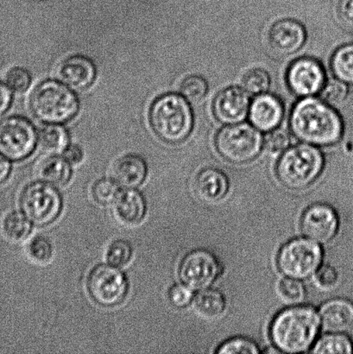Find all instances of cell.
Returning <instances> with one entry per match:
<instances>
[{
    "instance_id": "cell-1",
    "label": "cell",
    "mask_w": 353,
    "mask_h": 354,
    "mask_svg": "<svg viewBox=\"0 0 353 354\" xmlns=\"http://www.w3.org/2000/svg\"><path fill=\"white\" fill-rule=\"evenodd\" d=\"M290 126L300 140L320 147L336 144L343 135L340 115L326 102L310 97L294 107Z\"/></svg>"
},
{
    "instance_id": "cell-2",
    "label": "cell",
    "mask_w": 353,
    "mask_h": 354,
    "mask_svg": "<svg viewBox=\"0 0 353 354\" xmlns=\"http://www.w3.org/2000/svg\"><path fill=\"white\" fill-rule=\"evenodd\" d=\"M320 315L314 308L298 306L287 308L273 320L269 335L280 351L288 353L306 352L319 334Z\"/></svg>"
},
{
    "instance_id": "cell-3",
    "label": "cell",
    "mask_w": 353,
    "mask_h": 354,
    "mask_svg": "<svg viewBox=\"0 0 353 354\" xmlns=\"http://www.w3.org/2000/svg\"><path fill=\"white\" fill-rule=\"evenodd\" d=\"M152 129L162 140L179 144L191 133L193 118L191 107L176 93H166L152 103L150 111Z\"/></svg>"
},
{
    "instance_id": "cell-4",
    "label": "cell",
    "mask_w": 353,
    "mask_h": 354,
    "mask_svg": "<svg viewBox=\"0 0 353 354\" xmlns=\"http://www.w3.org/2000/svg\"><path fill=\"white\" fill-rule=\"evenodd\" d=\"M30 104L34 115L48 124L68 122L79 110L75 93L64 83L55 80L40 83L31 95Z\"/></svg>"
},
{
    "instance_id": "cell-5",
    "label": "cell",
    "mask_w": 353,
    "mask_h": 354,
    "mask_svg": "<svg viewBox=\"0 0 353 354\" xmlns=\"http://www.w3.org/2000/svg\"><path fill=\"white\" fill-rule=\"evenodd\" d=\"M324 167V158L317 148L299 145L289 148L280 158L276 176L290 189H303L312 184Z\"/></svg>"
},
{
    "instance_id": "cell-6",
    "label": "cell",
    "mask_w": 353,
    "mask_h": 354,
    "mask_svg": "<svg viewBox=\"0 0 353 354\" xmlns=\"http://www.w3.org/2000/svg\"><path fill=\"white\" fill-rule=\"evenodd\" d=\"M216 148L226 160L245 164L258 157L264 145L258 129L248 124H230L218 133Z\"/></svg>"
},
{
    "instance_id": "cell-7",
    "label": "cell",
    "mask_w": 353,
    "mask_h": 354,
    "mask_svg": "<svg viewBox=\"0 0 353 354\" xmlns=\"http://www.w3.org/2000/svg\"><path fill=\"white\" fill-rule=\"evenodd\" d=\"M23 213L33 224L45 227L53 223L62 210V198L55 186L37 180L24 187L20 196Z\"/></svg>"
},
{
    "instance_id": "cell-8",
    "label": "cell",
    "mask_w": 353,
    "mask_h": 354,
    "mask_svg": "<svg viewBox=\"0 0 353 354\" xmlns=\"http://www.w3.org/2000/svg\"><path fill=\"white\" fill-rule=\"evenodd\" d=\"M323 255V250L316 241L307 239H293L279 252L278 269L290 279H306L319 269Z\"/></svg>"
},
{
    "instance_id": "cell-9",
    "label": "cell",
    "mask_w": 353,
    "mask_h": 354,
    "mask_svg": "<svg viewBox=\"0 0 353 354\" xmlns=\"http://www.w3.org/2000/svg\"><path fill=\"white\" fill-rule=\"evenodd\" d=\"M90 297L103 307H114L126 299L129 283L126 274L112 265L93 267L86 282Z\"/></svg>"
},
{
    "instance_id": "cell-10",
    "label": "cell",
    "mask_w": 353,
    "mask_h": 354,
    "mask_svg": "<svg viewBox=\"0 0 353 354\" xmlns=\"http://www.w3.org/2000/svg\"><path fill=\"white\" fill-rule=\"evenodd\" d=\"M37 140L33 124L23 117H9L0 122V153L10 160L19 161L29 157Z\"/></svg>"
},
{
    "instance_id": "cell-11",
    "label": "cell",
    "mask_w": 353,
    "mask_h": 354,
    "mask_svg": "<svg viewBox=\"0 0 353 354\" xmlns=\"http://www.w3.org/2000/svg\"><path fill=\"white\" fill-rule=\"evenodd\" d=\"M220 272V266L212 253L196 250L182 260L179 275L183 283L193 290H204L211 286Z\"/></svg>"
},
{
    "instance_id": "cell-12",
    "label": "cell",
    "mask_w": 353,
    "mask_h": 354,
    "mask_svg": "<svg viewBox=\"0 0 353 354\" xmlns=\"http://www.w3.org/2000/svg\"><path fill=\"white\" fill-rule=\"evenodd\" d=\"M287 82L296 95L310 97L323 89L326 83V75L323 66L314 59L300 58L290 65Z\"/></svg>"
},
{
    "instance_id": "cell-13",
    "label": "cell",
    "mask_w": 353,
    "mask_h": 354,
    "mask_svg": "<svg viewBox=\"0 0 353 354\" xmlns=\"http://www.w3.org/2000/svg\"><path fill=\"white\" fill-rule=\"evenodd\" d=\"M300 227L307 238L318 243H327L337 234L338 218L333 208L316 204L304 212Z\"/></svg>"
},
{
    "instance_id": "cell-14",
    "label": "cell",
    "mask_w": 353,
    "mask_h": 354,
    "mask_svg": "<svg viewBox=\"0 0 353 354\" xmlns=\"http://www.w3.org/2000/svg\"><path fill=\"white\" fill-rule=\"evenodd\" d=\"M250 106L248 93L237 86H231L221 91L214 100L213 113L221 123L238 124L247 117Z\"/></svg>"
},
{
    "instance_id": "cell-15",
    "label": "cell",
    "mask_w": 353,
    "mask_h": 354,
    "mask_svg": "<svg viewBox=\"0 0 353 354\" xmlns=\"http://www.w3.org/2000/svg\"><path fill=\"white\" fill-rule=\"evenodd\" d=\"M269 41L276 54H295L305 43L306 31L302 24L296 20H280L269 30Z\"/></svg>"
},
{
    "instance_id": "cell-16",
    "label": "cell",
    "mask_w": 353,
    "mask_h": 354,
    "mask_svg": "<svg viewBox=\"0 0 353 354\" xmlns=\"http://www.w3.org/2000/svg\"><path fill=\"white\" fill-rule=\"evenodd\" d=\"M59 80L68 88L83 90L91 86L96 77V68L89 58L73 55L65 59L57 67Z\"/></svg>"
},
{
    "instance_id": "cell-17",
    "label": "cell",
    "mask_w": 353,
    "mask_h": 354,
    "mask_svg": "<svg viewBox=\"0 0 353 354\" xmlns=\"http://www.w3.org/2000/svg\"><path fill=\"white\" fill-rule=\"evenodd\" d=\"M285 114L281 100L276 96L262 93L251 104L249 118L254 127L259 131L276 129L282 122Z\"/></svg>"
},
{
    "instance_id": "cell-18",
    "label": "cell",
    "mask_w": 353,
    "mask_h": 354,
    "mask_svg": "<svg viewBox=\"0 0 353 354\" xmlns=\"http://www.w3.org/2000/svg\"><path fill=\"white\" fill-rule=\"evenodd\" d=\"M321 324L330 333H345L353 326V304L337 298L327 301L320 310Z\"/></svg>"
},
{
    "instance_id": "cell-19",
    "label": "cell",
    "mask_w": 353,
    "mask_h": 354,
    "mask_svg": "<svg viewBox=\"0 0 353 354\" xmlns=\"http://www.w3.org/2000/svg\"><path fill=\"white\" fill-rule=\"evenodd\" d=\"M195 190L197 196L204 203H217L227 196L229 190V182L222 171L207 168L197 176Z\"/></svg>"
},
{
    "instance_id": "cell-20",
    "label": "cell",
    "mask_w": 353,
    "mask_h": 354,
    "mask_svg": "<svg viewBox=\"0 0 353 354\" xmlns=\"http://www.w3.org/2000/svg\"><path fill=\"white\" fill-rule=\"evenodd\" d=\"M147 165L137 155L129 154L120 158L113 166L114 179L126 189H135L143 184L147 176Z\"/></svg>"
},
{
    "instance_id": "cell-21",
    "label": "cell",
    "mask_w": 353,
    "mask_h": 354,
    "mask_svg": "<svg viewBox=\"0 0 353 354\" xmlns=\"http://www.w3.org/2000/svg\"><path fill=\"white\" fill-rule=\"evenodd\" d=\"M114 206L117 218L126 225L140 224L146 215V201L143 194L134 189L121 190Z\"/></svg>"
},
{
    "instance_id": "cell-22",
    "label": "cell",
    "mask_w": 353,
    "mask_h": 354,
    "mask_svg": "<svg viewBox=\"0 0 353 354\" xmlns=\"http://www.w3.org/2000/svg\"><path fill=\"white\" fill-rule=\"evenodd\" d=\"M38 175L41 180L55 187H61L68 184L72 176L70 162L65 158L51 156L44 159L38 169Z\"/></svg>"
},
{
    "instance_id": "cell-23",
    "label": "cell",
    "mask_w": 353,
    "mask_h": 354,
    "mask_svg": "<svg viewBox=\"0 0 353 354\" xmlns=\"http://www.w3.org/2000/svg\"><path fill=\"white\" fill-rule=\"evenodd\" d=\"M195 305L196 310L204 317L216 319L224 313L227 307V301L220 291L204 289L197 295Z\"/></svg>"
},
{
    "instance_id": "cell-24",
    "label": "cell",
    "mask_w": 353,
    "mask_h": 354,
    "mask_svg": "<svg viewBox=\"0 0 353 354\" xmlns=\"http://www.w3.org/2000/svg\"><path fill=\"white\" fill-rule=\"evenodd\" d=\"M38 140L45 151L55 153L64 151L68 147V135L65 128L57 124H50L41 128Z\"/></svg>"
},
{
    "instance_id": "cell-25",
    "label": "cell",
    "mask_w": 353,
    "mask_h": 354,
    "mask_svg": "<svg viewBox=\"0 0 353 354\" xmlns=\"http://www.w3.org/2000/svg\"><path fill=\"white\" fill-rule=\"evenodd\" d=\"M29 218L21 212H12L5 218L3 222V230L7 238L14 242L24 241L32 231Z\"/></svg>"
},
{
    "instance_id": "cell-26",
    "label": "cell",
    "mask_w": 353,
    "mask_h": 354,
    "mask_svg": "<svg viewBox=\"0 0 353 354\" xmlns=\"http://www.w3.org/2000/svg\"><path fill=\"white\" fill-rule=\"evenodd\" d=\"M313 353L351 354L353 344L351 339L341 333H332L321 337L314 346Z\"/></svg>"
},
{
    "instance_id": "cell-27",
    "label": "cell",
    "mask_w": 353,
    "mask_h": 354,
    "mask_svg": "<svg viewBox=\"0 0 353 354\" xmlns=\"http://www.w3.org/2000/svg\"><path fill=\"white\" fill-rule=\"evenodd\" d=\"M332 69L338 80L353 83V45H345L335 52Z\"/></svg>"
},
{
    "instance_id": "cell-28",
    "label": "cell",
    "mask_w": 353,
    "mask_h": 354,
    "mask_svg": "<svg viewBox=\"0 0 353 354\" xmlns=\"http://www.w3.org/2000/svg\"><path fill=\"white\" fill-rule=\"evenodd\" d=\"M120 192V184L108 178L97 180L92 189L93 199L100 205L114 204Z\"/></svg>"
},
{
    "instance_id": "cell-29",
    "label": "cell",
    "mask_w": 353,
    "mask_h": 354,
    "mask_svg": "<svg viewBox=\"0 0 353 354\" xmlns=\"http://www.w3.org/2000/svg\"><path fill=\"white\" fill-rule=\"evenodd\" d=\"M269 85H271V78L264 69H251L244 75V89L250 95H262L268 91Z\"/></svg>"
},
{
    "instance_id": "cell-30",
    "label": "cell",
    "mask_w": 353,
    "mask_h": 354,
    "mask_svg": "<svg viewBox=\"0 0 353 354\" xmlns=\"http://www.w3.org/2000/svg\"><path fill=\"white\" fill-rule=\"evenodd\" d=\"M348 88L341 80H330L321 90V97L324 102L331 106H338L347 100Z\"/></svg>"
},
{
    "instance_id": "cell-31",
    "label": "cell",
    "mask_w": 353,
    "mask_h": 354,
    "mask_svg": "<svg viewBox=\"0 0 353 354\" xmlns=\"http://www.w3.org/2000/svg\"><path fill=\"white\" fill-rule=\"evenodd\" d=\"M181 93L187 100L198 102L206 96L209 86L206 80L199 75H191L184 79L181 84Z\"/></svg>"
},
{
    "instance_id": "cell-32",
    "label": "cell",
    "mask_w": 353,
    "mask_h": 354,
    "mask_svg": "<svg viewBox=\"0 0 353 354\" xmlns=\"http://www.w3.org/2000/svg\"><path fill=\"white\" fill-rule=\"evenodd\" d=\"M133 253V248L130 243L120 239L109 246L106 252V259L110 265L121 268L131 262Z\"/></svg>"
},
{
    "instance_id": "cell-33",
    "label": "cell",
    "mask_w": 353,
    "mask_h": 354,
    "mask_svg": "<svg viewBox=\"0 0 353 354\" xmlns=\"http://www.w3.org/2000/svg\"><path fill=\"white\" fill-rule=\"evenodd\" d=\"M28 252L30 258L38 263H46L50 261L54 254L53 245L50 239L44 236H37L30 241Z\"/></svg>"
},
{
    "instance_id": "cell-34",
    "label": "cell",
    "mask_w": 353,
    "mask_h": 354,
    "mask_svg": "<svg viewBox=\"0 0 353 354\" xmlns=\"http://www.w3.org/2000/svg\"><path fill=\"white\" fill-rule=\"evenodd\" d=\"M259 352L260 351H259L258 346L254 342L245 338L230 339V341L225 342L224 344L221 345L216 351L219 354H255Z\"/></svg>"
},
{
    "instance_id": "cell-35",
    "label": "cell",
    "mask_w": 353,
    "mask_h": 354,
    "mask_svg": "<svg viewBox=\"0 0 353 354\" xmlns=\"http://www.w3.org/2000/svg\"><path fill=\"white\" fill-rule=\"evenodd\" d=\"M279 290L282 297L290 303H299L305 297V288L298 279H283L279 284Z\"/></svg>"
},
{
    "instance_id": "cell-36",
    "label": "cell",
    "mask_w": 353,
    "mask_h": 354,
    "mask_svg": "<svg viewBox=\"0 0 353 354\" xmlns=\"http://www.w3.org/2000/svg\"><path fill=\"white\" fill-rule=\"evenodd\" d=\"M6 82L14 91L22 93L29 88L31 75L26 68H14L7 74Z\"/></svg>"
},
{
    "instance_id": "cell-37",
    "label": "cell",
    "mask_w": 353,
    "mask_h": 354,
    "mask_svg": "<svg viewBox=\"0 0 353 354\" xmlns=\"http://www.w3.org/2000/svg\"><path fill=\"white\" fill-rule=\"evenodd\" d=\"M169 299L173 306L182 308L191 304L193 295L191 288L186 284H175L169 290Z\"/></svg>"
},
{
    "instance_id": "cell-38",
    "label": "cell",
    "mask_w": 353,
    "mask_h": 354,
    "mask_svg": "<svg viewBox=\"0 0 353 354\" xmlns=\"http://www.w3.org/2000/svg\"><path fill=\"white\" fill-rule=\"evenodd\" d=\"M290 136L288 131L283 129L272 131L266 137L265 145L269 151L272 152H280L286 150L289 147Z\"/></svg>"
},
{
    "instance_id": "cell-39",
    "label": "cell",
    "mask_w": 353,
    "mask_h": 354,
    "mask_svg": "<svg viewBox=\"0 0 353 354\" xmlns=\"http://www.w3.org/2000/svg\"><path fill=\"white\" fill-rule=\"evenodd\" d=\"M338 275L336 270L330 266H324L317 270L316 281L324 289H332L336 286Z\"/></svg>"
},
{
    "instance_id": "cell-40",
    "label": "cell",
    "mask_w": 353,
    "mask_h": 354,
    "mask_svg": "<svg viewBox=\"0 0 353 354\" xmlns=\"http://www.w3.org/2000/svg\"><path fill=\"white\" fill-rule=\"evenodd\" d=\"M338 12L342 24L353 30V0H341Z\"/></svg>"
},
{
    "instance_id": "cell-41",
    "label": "cell",
    "mask_w": 353,
    "mask_h": 354,
    "mask_svg": "<svg viewBox=\"0 0 353 354\" xmlns=\"http://www.w3.org/2000/svg\"><path fill=\"white\" fill-rule=\"evenodd\" d=\"M64 157L65 159H67L70 164H79V162L82 160L83 151L78 145H68V147L64 149Z\"/></svg>"
},
{
    "instance_id": "cell-42",
    "label": "cell",
    "mask_w": 353,
    "mask_h": 354,
    "mask_svg": "<svg viewBox=\"0 0 353 354\" xmlns=\"http://www.w3.org/2000/svg\"><path fill=\"white\" fill-rule=\"evenodd\" d=\"M12 102V93L5 84L0 82V116L8 109Z\"/></svg>"
},
{
    "instance_id": "cell-43",
    "label": "cell",
    "mask_w": 353,
    "mask_h": 354,
    "mask_svg": "<svg viewBox=\"0 0 353 354\" xmlns=\"http://www.w3.org/2000/svg\"><path fill=\"white\" fill-rule=\"evenodd\" d=\"M10 171V165L6 158L0 155V183H3L8 176Z\"/></svg>"
}]
</instances>
